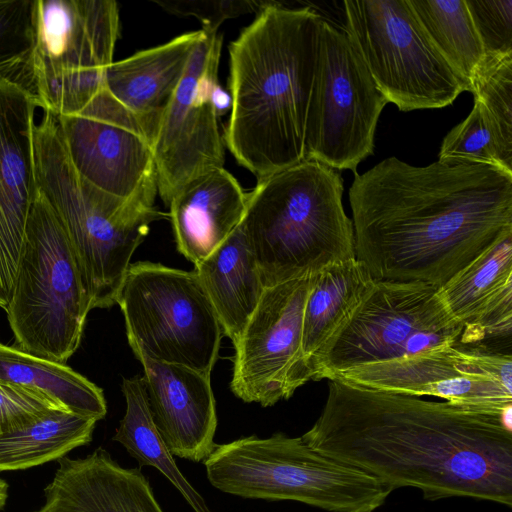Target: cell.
Listing matches in <instances>:
<instances>
[{"instance_id": "cell-1", "label": "cell", "mask_w": 512, "mask_h": 512, "mask_svg": "<svg viewBox=\"0 0 512 512\" xmlns=\"http://www.w3.org/2000/svg\"><path fill=\"white\" fill-rule=\"evenodd\" d=\"M301 437L393 490L512 506L511 409L429 401L334 379L320 416Z\"/></svg>"}, {"instance_id": "cell-2", "label": "cell", "mask_w": 512, "mask_h": 512, "mask_svg": "<svg viewBox=\"0 0 512 512\" xmlns=\"http://www.w3.org/2000/svg\"><path fill=\"white\" fill-rule=\"evenodd\" d=\"M349 188L355 256L378 281L442 287L512 232V173L462 159H383Z\"/></svg>"}, {"instance_id": "cell-3", "label": "cell", "mask_w": 512, "mask_h": 512, "mask_svg": "<svg viewBox=\"0 0 512 512\" xmlns=\"http://www.w3.org/2000/svg\"><path fill=\"white\" fill-rule=\"evenodd\" d=\"M321 18L270 1L230 44L225 142L258 180L305 161Z\"/></svg>"}, {"instance_id": "cell-4", "label": "cell", "mask_w": 512, "mask_h": 512, "mask_svg": "<svg viewBox=\"0 0 512 512\" xmlns=\"http://www.w3.org/2000/svg\"><path fill=\"white\" fill-rule=\"evenodd\" d=\"M339 171L316 160L258 180L240 227L265 287L356 258Z\"/></svg>"}, {"instance_id": "cell-5", "label": "cell", "mask_w": 512, "mask_h": 512, "mask_svg": "<svg viewBox=\"0 0 512 512\" xmlns=\"http://www.w3.org/2000/svg\"><path fill=\"white\" fill-rule=\"evenodd\" d=\"M34 147L39 191L68 238L90 307L109 308L151 223L167 215L110 197L83 179L51 112L35 126Z\"/></svg>"}, {"instance_id": "cell-6", "label": "cell", "mask_w": 512, "mask_h": 512, "mask_svg": "<svg viewBox=\"0 0 512 512\" xmlns=\"http://www.w3.org/2000/svg\"><path fill=\"white\" fill-rule=\"evenodd\" d=\"M216 489L248 499L291 500L330 512H373L393 489L378 478L278 432L216 444L203 461Z\"/></svg>"}, {"instance_id": "cell-7", "label": "cell", "mask_w": 512, "mask_h": 512, "mask_svg": "<svg viewBox=\"0 0 512 512\" xmlns=\"http://www.w3.org/2000/svg\"><path fill=\"white\" fill-rule=\"evenodd\" d=\"M90 310L68 238L39 191L5 310L17 348L66 364L80 345Z\"/></svg>"}, {"instance_id": "cell-8", "label": "cell", "mask_w": 512, "mask_h": 512, "mask_svg": "<svg viewBox=\"0 0 512 512\" xmlns=\"http://www.w3.org/2000/svg\"><path fill=\"white\" fill-rule=\"evenodd\" d=\"M116 304L137 358L210 375L224 336L196 272L159 263H131Z\"/></svg>"}, {"instance_id": "cell-9", "label": "cell", "mask_w": 512, "mask_h": 512, "mask_svg": "<svg viewBox=\"0 0 512 512\" xmlns=\"http://www.w3.org/2000/svg\"><path fill=\"white\" fill-rule=\"evenodd\" d=\"M119 36L113 0H36L28 60L39 106L55 116L81 109L105 86Z\"/></svg>"}, {"instance_id": "cell-10", "label": "cell", "mask_w": 512, "mask_h": 512, "mask_svg": "<svg viewBox=\"0 0 512 512\" xmlns=\"http://www.w3.org/2000/svg\"><path fill=\"white\" fill-rule=\"evenodd\" d=\"M463 326L438 288L424 282L378 281L317 361L314 380H333L359 366L457 344Z\"/></svg>"}, {"instance_id": "cell-11", "label": "cell", "mask_w": 512, "mask_h": 512, "mask_svg": "<svg viewBox=\"0 0 512 512\" xmlns=\"http://www.w3.org/2000/svg\"><path fill=\"white\" fill-rule=\"evenodd\" d=\"M344 30L378 89L402 112L442 108L464 91L408 0H344Z\"/></svg>"}, {"instance_id": "cell-12", "label": "cell", "mask_w": 512, "mask_h": 512, "mask_svg": "<svg viewBox=\"0 0 512 512\" xmlns=\"http://www.w3.org/2000/svg\"><path fill=\"white\" fill-rule=\"evenodd\" d=\"M387 103L346 31L321 18L305 160L356 173Z\"/></svg>"}, {"instance_id": "cell-13", "label": "cell", "mask_w": 512, "mask_h": 512, "mask_svg": "<svg viewBox=\"0 0 512 512\" xmlns=\"http://www.w3.org/2000/svg\"><path fill=\"white\" fill-rule=\"evenodd\" d=\"M56 117L67 154L83 179L127 204L155 207L152 143L105 86L78 111Z\"/></svg>"}, {"instance_id": "cell-14", "label": "cell", "mask_w": 512, "mask_h": 512, "mask_svg": "<svg viewBox=\"0 0 512 512\" xmlns=\"http://www.w3.org/2000/svg\"><path fill=\"white\" fill-rule=\"evenodd\" d=\"M313 280L310 275L265 287L234 344L230 388L244 402L272 406L313 380L301 350L303 312Z\"/></svg>"}, {"instance_id": "cell-15", "label": "cell", "mask_w": 512, "mask_h": 512, "mask_svg": "<svg viewBox=\"0 0 512 512\" xmlns=\"http://www.w3.org/2000/svg\"><path fill=\"white\" fill-rule=\"evenodd\" d=\"M221 47L222 36L203 30L152 139L157 190L167 206L186 184L223 168V143L211 100Z\"/></svg>"}, {"instance_id": "cell-16", "label": "cell", "mask_w": 512, "mask_h": 512, "mask_svg": "<svg viewBox=\"0 0 512 512\" xmlns=\"http://www.w3.org/2000/svg\"><path fill=\"white\" fill-rule=\"evenodd\" d=\"M336 380L380 391L435 396L472 407H512V354L457 345L353 368ZM334 380V379H333Z\"/></svg>"}, {"instance_id": "cell-17", "label": "cell", "mask_w": 512, "mask_h": 512, "mask_svg": "<svg viewBox=\"0 0 512 512\" xmlns=\"http://www.w3.org/2000/svg\"><path fill=\"white\" fill-rule=\"evenodd\" d=\"M33 91L0 75V308L12 296L33 203L39 192L35 166Z\"/></svg>"}, {"instance_id": "cell-18", "label": "cell", "mask_w": 512, "mask_h": 512, "mask_svg": "<svg viewBox=\"0 0 512 512\" xmlns=\"http://www.w3.org/2000/svg\"><path fill=\"white\" fill-rule=\"evenodd\" d=\"M438 295L463 326L457 346L511 354L512 232L438 288Z\"/></svg>"}, {"instance_id": "cell-19", "label": "cell", "mask_w": 512, "mask_h": 512, "mask_svg": "<svg viewBox=\"0 0 512 512\" xmlns=\"http://www.w3.org/2000/svg\"><path fill=\"white\" fill-rule=\"evenodd\" d=\"M144 368L148 407L173 456L203 462L214 450L216 403L210 375L138 358Z\"/></svg>"}, {"instance_id": "cell-20", "label": "cell", "mask_w": 512, "mask_h": 512, "mask_svg": "<svg viewBox=\"0 0 512 512\" xmlns=\"http://www.w3.org/2000/svg\"><path fill=\"white\" fill-rule=\"evenodd\" d=\"M37 512H164L139 468H123L103 448L58 460Z\"/></svg>"}, {"instance_id": "cell-21", "label": "cell", "mask_w": 512, "mask_h": 512, "mask_svg": "<svg viewBox=\"0 0 512 512\" xmlns=\"http://www.w3.org/2000/svg\"><path fill=\"white\" fill-rule=\"evenodd\" d=\"M203 30L113 62L105 72V88L137 119L152 139L180 84Z\"/></svg>"}, {"instance_id": "cell-22", "label": "cell", "mask_w": 512, "mask_h": 512, "mask_svg": "<svg viewBox=\"0 0 512 512\" xmlns=\"http://www.w3.org/2000/svg\"><path fill=\"white\" fill-rule=\"evenodd\" d=\"M247 194L224 168L182 187L169 203L178 251L194 265L209 256L241 223Z\"/></svg>"}, {"instance_id": "cell-23", "label": "cell", "mask_w": 512, "mask_h": 512, "mask_svg": "<svg viewBox=\"0 0 512 512\" xmlns=\"http://www.w3.org/2000/svg\"><path fill=\"white\" fill-rule=\"evenodd\" d=\"M194 266L223 334L236 344L265 289L240 224Z\"/></svg>"}, {"instance_id": "cell-24", "label": "cell", "mask_w": 512, "mask_h": 512, "mask_svg": "<svg viewBox=\"0 0 512 512\" xmlns=\"http://www.w3.org/2000/svg\"><path fill=\"white\" fill-rule=\"evenodd\" d=\"M373 283L366 266L356 258L314 274L303 312L301 340L303 360L313 380L324 349L351 318Z\"/></svg>"}, {"instance_id": "cell-25", "label": "cell", "mask_w": 512, "mask_h": 512, "mask_svg": "<svg viewBox=\"0 0 512 512\" xmlns=\"http://www.w3.org/2000/svg\"><path fill=\"white\" fill-rule=\"evenodd\" d=\"M0 383L30 390L60 409L97 421L107 413L102 389L80 373L1 343Z\"/></svg>"}, {"instance_id": "cell-26", "label": "cell", "mask_w": 512, "mask_h": 512, "mask_svg": "<svg viewBox=\"0 0 512 512\" xmlns=\"http://www.w3.org/2000/svg\"><path fill=\"white\" fill-rule=\"evenodd\" d=\"M122 392L126 410L113 440L120 443L140 466L154 467L164 475L194 512H212L203 496L177 467L157 430L147 403L144 377L136 375L123 379Z\"/></svg>"}, {"instance_id": "cell-27", "label": "cell", "mask_w": 512, "mask_h": 512, "mask_svg": "<svg viewBox=\"0 0 512 512\" xmlns=\"http://www.w3.org/2000/svg\"><path fill=\"white\" fill-rule=\"evenodd\" d=\"M97 420L53 409L32 423L0 435V471L22 470L59 460L91 442Z\"/></svg>"}, {"instance_id": "cell-28", "label": "cell", "mask_w": 512, "mask_h": 512, "mask_svg": "<svg viewBox=\"0 0 512 512\" xmlns=\"http://www.w3.org/2000/svg\"><path fill=\"white\" fill-rule=\"evenodd\" d=\"M427 36L471 92L485 56L465 0H408Z\"/></svg>"}, {"instance_id": "cell-29", "label": "cell", "mask_w": 512, "mask_h": 512, "mask_svg": "<svg viewBox=\"0 0 512 512\" xmlns=\"http://www.w3.org/2000/svg\"><path fill=\"white\" fill-rule=\"evenodd\" d=\"M471 93L492 126L505 162L512 167V55L484 61Z\"/></svg>"}, {"instance_id": "cell-30", "label": "cell", "mask_w": 512, "mask_h": 512, "mask_svg": "<svg viewBox=\"0 0 512 512\" xmlns=\"http://www.w3.org/2000/svg\"><path fill=\"white\" fill-rule=\"evenodd\" d=\"M448 158L488 164L512 173V167L505 162L492 126L477 101H474L469 115L443 139L438 159Z\"/></svg>"}, {"instance_id": "cell-31", "label": "cell", "mask_w": 512, "mask_h": 512, "mask_svg": "<svg viewBox=\"0 0 512 512\" xmlns=\"http://www.w3.org/2000/svg\"><path fill=\"white\" fill-rule=\"evenodd\" d=\"M36 0L0 1V75L27 64L34 41Z\"/></svg>"}, {"instance_id": "cell-32", "label": "cell", "mask_w": 512, "mask_h": 512, "mask_svg": "<svg viewBox=\"0 0 512 512\" xmlns=\"http://www.w3.org/2000/svg\"><path fill=\"white\" fill-rule=\"evenodd\" d=\"M484 61L512 55V0H465Z\"/></svg>"}, {"instance_id": "cell-33", "label": "cell", "mask_w": 512, "mask_h": 512, "mask_svg": "<svg viewBox=\"0 0 512 512\" xmlns=\"http://www.w3.org/2000/svg\"><path fill=\"white\" fill-rule=\"evenodd\" d=\"M164 10L179 16H193L202 24V30L217 32L227 19L259 12L270 1L255 0H155Z\"/></svg>"}, {"instance_id": "cell-34", "label": "cell", "mask_w": 512, "mask_h": 512, "mask_svg": "<svg viewBox=\"0 0 512 512\" xmlns=\"http://www.w3.org/2000/svg\"><path fill=\"white\" fill-rule=\"evenodd\" d=\"M53 409H60L41 395L0 383V435L22 428Z\"/></svg>"}, {"instance_id": "cell-35", "label": "cell", "mask_w": 512, "mask_h": 512, "mask_svg": "<svg viewBox=\"0 0 512 512\" xmlns=\"http://www.w3.org/2000/svg\"><path fill=\"white\" fill-rule=\"evenodd\" d=\"M211 100L218 118L232 109L231 95L219 83H216L212 89Z\"/></svg>"}, {"instance_id": "cell-36", "label": "cell", "mask_w": 512, "mask_h": 512, "mask_svg": "<svg viewBox=\"0 0 512 512\" xmlns=\"http://www.w3.org/2000/svg\"><path fill=\"white\" fill-rule=\"evenodd\" d=\"M7 498L8 484L4 480L0 479V510L5 506Z\"/></svg>"}]
</instances>
